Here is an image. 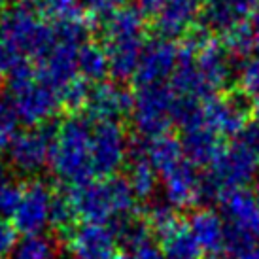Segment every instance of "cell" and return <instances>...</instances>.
Returning a JSON list of instances; mask_svg holds the SVG:
<instances>
[{
    "instance_id": "obj_1",
    "label": "cell",
    "mask_w": 259,
    "mask_h": 259,
    "mask_svg": "<svg viewBox=\"0 0 259 259\" xmlns=\"http://www.w3.org/2000/svg\"><path fill=\"white\" fill-rule=\"evenodd\" d=\"M76 218L85 223H101L117 227L137 216V197L127 178H93L83 184L65 186Z\"/></svg>"
},
{
    "instance_id": "obj_2",
    "label": "cell",
    "mask_w": 259,
    "mask_h": 259,
    "mask_svg": "<svg viewBox=\"0 0 259 259\" xmlns=\"http://www.w3.org/2000/svg\"><path fill=\"white\" fill-rule=\"evenodd\" d=\"M102 46L110 74L117 81L135 78L146 48V15L138 6H125L102 21Z\"/></svg>"
},
{
    "instance_id": "obj_3",
    "label": "cell",
    "mask_w": 259,
    "mask_h": 259,
    "mask_svg": "<svg viewBox=\"0 0 259 259\" xmlns=\"http://www.w3.org/2000/svg\"><path fill=\"white\" fill-rule=\"evenodd\" d=\"M91 133L89 121L72 115L57 125L50 166L53 174L66 186L83 184L93 180V161H91Z\"/></svg>"
},
{
    "instance_id": "obj_4",
    "label": "cell",
    "mask_w": 259,
    "mask_h": 259,
    "mask_svg": "<svg viewBox=\"0 0 259 259\" xmlns=\"http://www.w3.org/2000/svg\"><path fill=\"white\" fill-rule=\"evenodd\" d=\"M8 99L12 101L19 121L27 127L48 125L61 110L59 93L46 83L34 63H21L8 74Z\"/></svg>"
},
{
    "instance_id": "obj_5",
    "label": "cell",
    "mask_w": 259,
    "mask_h": 259,
    "mask_svg": "<svg viewBox=\"0 0 259 259\" xmlns=\"http://www.w3.org/2000/svg\"><path fill=\"white\" fill-rule=\"evenodd\" d=\"M0 38L21 61L38 63L57 42L50 23L25 4L8 10L0 19Z\"/></svg>"
},
{
    "instance_id": "obj_6",
    "label": "cell",
    "mask_w": 259,
    "mask_h": 259,
    "mask_svg": "<svg viewBox=\"0 0 259 259\" xmlns=\"http://www.w3.org/2000/svg\"><path fill=\"white\" fill-rule=\"evenodd\" d=\"M174 114L176 93L172 91L170 83L135 87L131 117L140 138L150 140L168 133V127L176 123Z\"/></svg>"
},
{
    "instance_id": "obj_7",
    "label": "cell",
    "mask_w": 259,
    "mask_h": 259,
    "mask_svg": "<svg viewBox=\"0 0 259 259\" xmlns=\"http://www.w3.org/2000/svg\"><path fill=\"white\" fill-rule=\"evenodd\" d=\"M182 42H186L193 51L195 70L204 91V97L206 99L218 97V93L225 89L233 76L229 51L225 50L223 42L210 36L206 29H191Z\"/></svg>"
},
{
    "instance_id": "obj_8",
    "label": "cell",
    "mask_w": 259,
    "mask_h": 259,
    "mask_svg": "<svg viewBox=\"0 0 259 259\" xmlns=\"http://www.w3.org/2000/svg\"><path fill=\"white\" fill-rule=\"evenodd\" d=\"M257 168L259 163L237 140L225 144L220 157L208 166L206 184L210 189V197L220 199V195L225 191L244 189L255 178Z\"/></svg>"
},
{
    "instance_id": "obj_9",
    "label": "cell",
    "mask_w": 259,
    "mask_h": 259,
    "mask_svg": "<svg viewBox=\"0 0 259 259\" xmlns=\"http://www.w3.org/2000/svg\"><path fill=\"white\" fill-rule=\"evenodd\" d=\"M129 144L123 127L117 121L95 123L91 133V161L95 178H112L127 163Z\"/></svg>"
},
{
    "instance_id": "obj_10",
    "label": "cell",
    "mask_w": 259,
    "mask_h": 259,
    "mask_svg": "<svg viewBox=\"0 0 259 259\" xmlns=\"http://www.w3.org/2000/svg\"><path fill=\"white\" fill-rule=\"evenodd\" d=\"M66 250L74 259H123V248L114 227L76 223L65 235Z\"/></svg>"
},
{
    "instance_id": "obj_11",
    "label": "cell",
    "mask_w": 259,
    "mask_h": 259,
    "mask_svg": "<svg viewBox=\"0 0 259 259\" xmlns=\"http://www.w3.org/2000/svg\"><path fill=\"white\" fill-rule=\"evenodd\" d=\"M55 131L57 127L48 123L40 127H27L17 133L8 150L10 163L15 170L23 174H36L50 165Z\"/></svg>"
},
{
    "instance_id": "obj_12",
    "label": "cell",
    "mask_w": 259,
    "mask_h": 259,
    "mask_svg": "<svg viewBox=\"0 0 259 259\" xmlns=\"http://www.w3.org/2000/svg\"><path fill=\"white\" fill-rule=\"evenodd\" d=\"M159 178L163 184L166 202L176 210L195 208L202 201L210 199L206 176H202L199 168L187 157L165 174H161Z\"/></svg>"
},
{
    "instance_id": "obj_13",
    "label": "cell",
    "mask_w": 259,
    "mask_h": 259,
    "mask_svg": "<svg viewBox=\"0 0 259 259\" xmlns=\"http://www.w3.org/2000/svg\"><path fill=\"white\" fill-rule=\"evenodd\" d=\"M51 201H53V189L40 180H30L23 184L21 202L15 210L14 223L17 233L25 237L30 235H42V231L50 225L51 218Z\"/></svg>"
},
{
    "instance_id": "obj_14",
    "label": "cell",
    "mask_w": 259,
    "mask_h": 259,
    "mask_svg": "<svg viewBox=\"0 0 259 259\" xmlns=\"http://www.w3.org/2000/svg\"><path fill=\"white\" fill-rule=\"evenodd\" d=\"M176 65H178V46L176 44L163 36L146 42L137 74L133 78L135 87L170 83Z\"/></svg>"
},
{
    "instance_id": "obj_15",
    "label": "cell",
    "mask_w": 259,
    "mask_h": 259,
    "mask_svg": "<svg viewBox=\"0 0 259 259\" xmlns=\"http://www.w3.org/2000/svg\"><path fill=\"white\" fill-rule=\"evenodd\" d=\"M201 108L195 110L193 114L186 117L180 123L182 127V146H184V153L186 157L193 163L197 168L199 166H206L208 168L223 151L225 144L223 138L214 133V131L206 127L201 119Z\"/></svg>"
},
{
    "instance_id": "obj_16",
    "label": "cell",
    "mask_w": 259,
    "mask_h": 259,
    "mask_svg": "<svg viewBox=\"0 0 259 259\" xmlns=\"http://www.w3.org/2000/svg\"><path fill=\"white\" fill-rule=\"evenodd\" d=\"M131 108H133V93L123 89L115 81H101L89 89L83 115L87 117V121L93 123H119L121 117L131 114Z\"/></svg>"
},
{
    "instance_id": "obj_17",
    "label": "cell",
    "mask_w": 259,
    "mask_h": 259,
    "mask_svg": "<svg viewBox=\"0 0 259 259\" xmlns=\"http://www.w3.org/2000/svg\"><path fill=\"white\" fill-rule=\"evenodd\" d=\"M81 44L57 38L50 53L38 63H34L40 78L50 83L57 93H61L68 83L79 78L78 74V51Z\"/></svg>"
},
{
    "instance_id": "obj_18",
    "label": "cell",
    "mask_w": 259,
    "mask_h": 259,
    "mask_svg": "<svg viewBox=\"0 0 259 259\" xmlns=\"http://www.w3.org/2000/svg\"><path fill=\"white\" fill-rule=\"evenodd\" d=\"M202 123L218 133L220 137H237L248 125V110L238 97H222L202 102L201 108Z\"/></svg>"
},
{
    "instance_id": "obj_19",
    "label": "cell",
    "mask_w": 259,
    "mask_h": 259,
    "mask_svg": "<svg viewBox=\"0 0 259 259\" xmlns=\"http://www.w3.org/2000/svg\"><path fill=\"white\" fill-rule=\"evenodd\" d=\"M222 216L227 227L248 231L259 237V199L250 189H233L220 195Z\"/></svg>"
},
{
    "instance_id": "obj_20",
    "label": "cell",
    "mask_w": 259,
    "mask_h": 259,
    "mask_svg": "<svg viewBox=\"0 0 259 259\" xmlns=\"http://www.w3.org/2000/svg\"><path fill=\"white\" fill-rule=\"evenodd\" d=\"M257 2L259 0H206L201 12L202 25L206 30L220 32L223 36L233 27L244 23Z\"/></svg>"
},
{
    "instance_id": "obj_21",
    "label": "cell",
    "mask_w": 259,
    "mask_h": 259,
    "mask_svg": "<svg viewBox=\"0 0 259 259\" xmlns=\"http://www.w3.org/2000/svg\"><path fill=\"white\" fill-rule=\"evenodd\" d=\"M206 0H166L155 15V27L163 38L186 36L193 27L197 15H201Z\"/></svg>"
},
{
    "instance_id": "obj_22",
    "label": "cell",
    "mask_w": 259,
    "mask_h": 259,
    "mask_svg": "<svg viewBox=\"0 0 259 259\" xmlns=\"http://www.w3.org/2000/svg\"><path fill=\"white\" fill-rule=\"evenodd\" d=\"M127 182L137 199L144 201L150 199L155 187H157L159 176L155 168L151 166L150 159L146 155V138H135L129 144V157H127Z\"/></svg>"
},
{
    "instance_id": "obj_23",
    "label": "cell",
    "mask_w": 259,
    "mask_h": 259,
    "mask_svg": "<svg viewBox=\"0 0 259 259\" xmlns=\"http://www.w3.org/2000/svg\"><path fill=\"white\" fill-rule=\"evenodd\" d=\"M189 231L193 233L195 240L199 242L202 252L216 255L222 252L227 237V223L222 214L212 208H197L187 220Z\"/></svg>"
},
{
    "instance_id": "obj_24",
    "label": "cell",
    "mask_w": 259,
    "mask_h": 259,
    "mask_svg": "<svg viewBox=\"0 0 259 259\" xmlns=\"http://www.w3.org/2000/svg\"><path fill=\"white\" fill-rule=\"evenodd\" d=\"M159 248L165 259H204L199 242L189 231L187 222L180 220L172 229L159 237Z\"/></svg>"
},
{
    "instance_id": "obj_25",
    "label": "cell",
    "mask_w": 259,
    "mask_h": 259,
    "mask_svg": "<svg viewBox=\"0 0 259 259\" xmlns=\"http://www.w3.org/2000/svg\"><path fill=\"white\" fill-rule=\"evenodd\" d=\"M146 155L150 159L151 166L155 168L157 176L165 174L174 165H178L180 161L186 159L182 140L168 133L146 140Z\"/></svg>"
},
{
    "instance_id": "obj_26",
    "label": "cell",
    "mask_w": 259,
    "mask_h": 259,
    "mask_svg": "<svg viewBox=\"0 0 259 259\" xmlns=\"http://www.w3.org/2000/svg\"><path fill=\"white\" fill-rule=\"evenodd\" d=\"M78 74L81 79H85L89 85L106 81L110 74L108 55L104 51V46L97 42H85L79 46L78 51Z\"/></svg>"
},
{
    "instance_id": "obj_27",
    "label": "cell",
    "mask_w": 259,
    "mask_h": 259,
    "mask_svg": "<svg viewBox=\"0 0 259 259\" xmlns=\"http://www.w3.org/2000/svg\"><path fill=\"white\" fill-rule=\"evenodd\" d=\"M257 34L259 30L253 29L252 23L244 21L223 34V46H225V50L229 51L231 57L244 59L246 61L248 57H252L253 50H255Z\"/></svg>"
},
{
    "instance_id": "obj_28",
    "label": "cell",
    "mask_w": 259,
    "mask_h": 259,
    "mask_svg": "<svg viewBox=\"0 0 259 259\" xmlns=\"http://www.w3.org/2000/svg\"><path fill=\"white\" fill-rule=\"evenodd\" d=\"M223 252L227 259H259V237L248 231L227 227Z\"/></svg>"
},
{
    "instance_id": "obj_29",
    "label": "cell",
    "mask_w": 259,
    "mask_h": 259,
    "mask_svg": "<svg viewBox=\"0 0 259 259\" xmlns=\"http://www.w3.org/2000/svg\"><path fill=\"white\" fill-rule=\"evenodd\" d=\"M10 259H55V244L46 235H30L17 240Z\"/></svg>"
},
{
    "instance_id": "obj_30",
    "label": "cell",
    "mask_w": 259,
    "mask_h": 259,
    "mask_svg": "<svg viewBox=\"0 0 259 259\" xmlns=\"http://www.w3.org/2000/svg\"><path fill=\"white\" fill-rule=\"evenodd\" d=\"M76 223H78V218H76L72 202H70L68 195H66V189L63 187L61 191H53L50 225L53 227V229H57L66 235Z\"/></svg>"
},
{
    "instance_id": "obj_31",
    "label": "cell",
    "mask_w": 259,
    "mask_h": 259,
    "mask_svg": "<svg viewBox=\"0 0 259 259\" xmlns=\"http://www.w3.org/2000/svg\"><path fill=\"white\" fill-rule=\"evenodd\" d=\"M180 220L182 218L178 216L176 208H172L168 202H165V204H163V202H157V204L150 206L144 218V222L148 223L150 231L153 235H157V238L161 237V235H165L168 229H172Z\"/></svg>"
},
{
    "instance_id": "obj_32",
    "label": "cell",
    "mask_w": 259,
    "mask_h": 259,
    "mask_svg": "<svg viewBox=\"0 0 259 259\" xmlns=\"http://www.w3.org/2000/svg\"><path fill=\"white\" fill-rule=\"evenodd\" d=\"M21 121L15 114L14 104L8 99V95L0 97V155L10 150L15 135H17V125Z\"/></svg>"
},
{
    "instance_id": "obj_33",
    "label": "cell",
    "mask_w": 259,
    "mask_h": 259,
    "mask_svg": "<svg viewBox=\"0 0 259 259\" xmlns=\"http://www.w3.org/2000/svg\"><path fill=\"white\" fill-rule=\"evenodd\" d=\"M23 195V184H17L14 180H4L0 184V216L12 220L15 210L21 202Z\"/></svg>"
},
{
    "instance_id": "obj_34",
    "label": "cell",
    "mask_w": 259,
    "mask_h": 259,
    "mask_svg": "<svg viewBox=\"0 0 259 259\" xmlns=\"http://www.w3.org/2000/svg\"><path fill=\"white\" fill-rule=\"evenodd\" d=\"M79 4L95 23H102L117 10L127 6V0H79Z\"/></svg>"
},
{
    "instance_id": "obj_35",
    "label": "cell",
    "mask_w": 259,
    "mask_h": 259,
    "mask_svg": "<svg viewBox=\"0 0 259 259\" xmlns=\"http://www.w3.org/2000/svg\"><path fill=\"white\" fill-rule=\"evenodd\" d=\"M233 140H237L259 163V121H248V125Z\"/></svg>"
},
{
    "instance_id": "obj_36",
    "label": "cell",
    "mask_w": 259,
    "mask_h": 259,
    "mask_svg": "<svg viewBox=\"0 0 259 259\" xmlns=\"http://www.w3.org/2000/svg\"><path fill=\"white\" fill-rule=\"evenodd\" d=\"M17 244V231L14 223L0 216V259H10Z\"/></svg>"
},
{
    "instance_id": "obj_37",
    "label": "cell",
    "mask_w": 259,
    "mask_h": 259,
    "mask_svg": "<svg viewBox=\"0 0 259 259\" xmlns=\"http://www.w3.org/2000/svg\"><path fill=\"white\" fill-rule=\"evenodd\" d=\"M123 259H165V255H163L159 246L148 240V242H142L131 250H123Z\"/></svg>"
},
{
    "instance_id": "obj_38",
    "label": "cell",
    "mask_w": 259,
    "mask_h": 259,
    "mask_svg": "<svg viewBox=\"0 0 259 259\" xmlns=\"http://www.w3.org/2000/svg\"><path fill=\"white\" fill-rule=\"evenodd\" d=\"M165 2L166 0H137V6L144 15H153L155 17L161 12V8L165 6Z\"/></svg>"
},
{
    "instance_id": "obj_39",
    "label": "cell",
    "mask_w": 259,
    "mask_h": 259,
    "mask_svg": "<svg viewBox=\"0 0 259 259\" xmlns=\"http://www.w3.org/2000/svg\"><path fill=\"white\" fill-rule=\"evenodd\" d=\"M250 23L253 25V29L259 30V2H257V6L253 8L252 15H250Z\"/></svg>"
},
{
    "instance_id": "obj_40",
    "label": "cell",
    "mask_w": 259,
    "mask_h": 259,
    "mask_svg": "<svg viewBox=\"0 0 259 259\" xmlns=\"http://www.w3.org/2000/svg\"><path fill=\"white\" fill-rule=\"evenodd\" d=\"M252 114L255 117V121H259V93L252 99Z\"/></svg>"
},
{
    "instance_id": "obj_41",
    "label": "cell",
    "mask_w": 259,
    "mask_h": 259,
    "mask_svg": "<svg viewBox=\"0 0 259 259\" xmlns=\"http://www.w3.org/2000/svg\"><path fill=\"white\" fill-rule=\"evenodd\" d=\"M4 180H8V174H6V168H4V165L0 163V184Z\"/></svg>"
},
{
    "instance_id": "obj_42",
    "label": "cell",
    "mask_w": 259,
    "mask_h": 259,
    "mask_svg": "<svg viewBox=\"0 0 259 259\" xmlns=\"http://www.w3.org/2000/svg\"><path fill=\"white\" fill-rule=\"evenodd\" d=\"M252 57L257 59V61H259V34H257V42H255V50H253Z\"/></svg>"
},
{
    "instance_id": "obj_43",
    "label": "cell",
    "mask_w": 259,
    "mask_h": 259,
    "mask_svg": "<svg viewBox=\"0 0 259 259\" xmlns=\"http://www.w3.org/2000/svg\"><path fill=\"white\" fill-rule=\"evenodd\" d=\"M4 8H6V0H0V19H2V15L6 14Z\"/></svg>"
},
{
    "instance_id": "obj_44",
    "label": "cell",
    "mask_w": 259,
    "mask_h": 259,
    "mask_svg": "<svg viewBox=\"0 0 259 259\" xmlns=\"http://www.w3.org/2000/svg\"><path fill=\"white\" fill-rule=\"evenodd\" d=\"M204 259H220L218 255H208V257H204Z\"/></svg>"
},
{
    "instance_id": "obj_45",
    "label": "cell",
    "mask_w": 259,
    "mask_h": 259,
    "mask_svg": "<svg viewBox=\"0 0 259 259\" xmlns=\"http://www.w3.org/2000/svg\"><path fill=\"white\" fill-rule=\"evenodd\" d=\"M255 195H257V199H259V182H257V187H255Z\"/></svg>"
},
{
    "instance_id": "obj_46",
    "label": "cell",
    "mask_w": 259,
    "mask_h": 259,
    "mask_svg": "<svg viewBox=\"0 0 259 259\" xmlns=\"http://www.w3.org/2000/svg\"><path fill=\"white\" fill-rule=\"evenodd\" d=\"M14 2H19V4H21V2H27V0H14Z\"/></svg>"
}]
</instances>
